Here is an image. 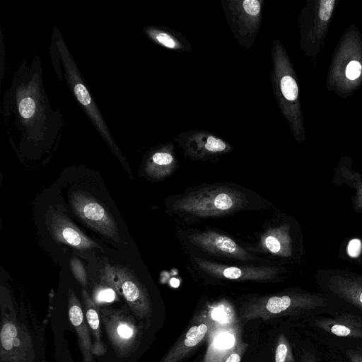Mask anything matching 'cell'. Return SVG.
I'll return each mask as SVG.
<instances>
[{
  "mask_svg": "<svg viewBox=\"0 0 362 362\" xmlns=\"http://www.w3.org/2000/svg\"><path fill=\"white\" fill-rule=\"evenodd\" d=\"M362 85V35L355 24L341 35L333 52L326 86L338 97L351 96Z\"/></svg>",
  "mask_w": 362,
  "mask_h": 362,
  "instance_id": "cell-1",
  "label": "cell"
},
{
  "mask_svg": "<svg viewBox=\"0 0 362 362\" xmlns=\"http://www.w3.org/2000/svg\"><path fill=\"white\" fill-rule=\"evenodd\" d=\"M323 300L308 294H280L261 296L246 302L240 309L244 321L255 319L267 320L297 315L323 306Z\"/></svg>",
  "mask_w": 362,
  "mask_h": 362,
  "instance_id": "cell-2",
  "label": "cell"
},
{
  "mask_svg": "<svg viewBox=\"0 0 362 362\" xmlns=\"http://www.w3.org/2000/svg\"><path fill=\"white\" fill-rule=\"evenodd\" d=\"M239 191L225 187H210L177 200L175 210L199 217L220 216L239 209L244 203Z\"/></svg>",
  "mask_w": 362,
  "mask_h": 362,
  "instance_id": "cell-3",
  "label": "cell"
},
{
  "mask_svg": "<svg viewBox=\"0 0 362 362\" xmlns=\"http://www.w3.org/2000/svg\"><path fill=\"white\" fill-rule=\"evenodd\" d=\"M337 0H312L306 8L304 22V46L308 56L314 60L324 47Z\"/></svg>",
  "mask_w": 362,
  "mask_h": 362,
  "instance_id": "cell-4",
  "label": "cell"
},
{
  "mask_svg": "<svg viewBox=\"0 0 362 362\" xmlns=\"http://www.w3.org/2000/svg\"><path fill=\"white\" fill-rule=\"evenodd\" d=\"M216 322L206 308L194 318L160 362H182L208 339Z\"/></svg>",
  "mask_w": 362,
  "mask_h": 362,
  "instance_id": "cell-5",
  "label": "cell"
},
{
  "mask_svg": "<svg viewBox=\"0 0 362 362\" xmlns=\"http://www.w3.org/2000/svg\"><path fill=\"white\" fill-rule=\"evenodd\" d=\"M71 203L76 214L101 234L118 241V230L114 219L107 210L87 194L76 191L71 196Z\"/></svg>",
  "mask_w": 362,
  "mask_h": 362,
  "instance_id": "cell-6",
  "label": "cell"
},
{
  "mask_svg": "<svg viewBox=\"0 0 362 362\" xmlns=\"http://www.w3.org/2000/svg\"><path fill=\"white\" fill-rule=\"evenodd\" d=\"M242 341L241 329L236 318L216 321L207 339L204 362H223Z\"/></svg>",
  "mask_w": 362,
  "mask_h": 362,
  "instance_id": "cell-7",
  "label": "cell"
},
{
  "mask_svg": "<svg viewBox=\"0 0 362 362\" xmlns=\"http://www.w3.org/2000/svg\"><path fill=\"white\" fill-rule=\"evenodd\" d=\"M59 49L63 57L69 83L72 86L76 98L90 115L101 134H103L110 145H112L113 141L109 134L108 129L106 127L103 117L92 100L88 89L80 78L74 62H73L70 54L65 47L64 42L62 41L59 43Z\"/></svg>",
  "mask_w": 362,
  "mask_h": 362,
  "instance_id": "cell-8",
  "label": "cell"
},
{
  "mask_svg": "<svg viewBox=\"0 0 362 362\" xmlns=\"http://www.w3.org/2000/svg\"><path fill=\"white\" fill-rule=\"evenodd\" d=\"M194 260L203 271L219 278L238 281H268L276 274L275 268L269 267H236L219 264L198 257Z\"/></svg>",
  "mask_w": 362,
  "mask_h": 362,
  "instance_id": "cell-9",
  "label": "cell"
},
{
  "mask_svg": "<svg viewBox=\"0 0 362 362\" xmlns=\"http://www.w3.org/2000/svg\"><path fill=\"white\" fill-rule=\"evenodd\" d=\"M102 276L107 283L121 291L127 301L139 302L144 308H148V300L143 287L127 268L107 264Z\"/></svg>",
  "mask_w": 362,
  "mask_h": 362,
  "instance_id": "cell-10",
  "label": "cell"
},
{
  "mask_svg": "<svg viewBox=\"0 0 362 362\" xmlns=\"http://www.w3.org/2000/svg\"><path fill=\"white\" fill-rule=\"evenodd\" d=\"M190 242L212 253L240 259H251V255L230 238L214 231H205L189 235Z\"/></svg>",
  "mask_w": 362,
  "mask_h": 362,
  "instance_id": "cell-11",
  "label": "cell"
},
{
  "mask_svg": "<svg viewBox=\"0 0 362 362\" xmlns=\"http://www.w3.org/2000/svg\"><path fill=\"white\" fill-rule=\"evenodd\" d=\"M50 230L53 238L73 247L86 250L99 245L81 232L68 218L59 213L51 217Z\"/></svg>",
  "mask_w": 362,
  "mask_h": 362,
  "instance_id": "cell-12",
  "label": "cell"
},
{
  "mask_svg": "<svg viewBox=\"0 0 362 362\" xmlns=\"http://www.w3.org/2000/svg\"><path fill=\"white\" fill-rule=\"evenodd\" d=\"M315 324L322 330L337 337L362 339V318L352 314L318 318Z\"/></svg>",
  "mask_w": 362,
  "mask_h": 362,
  "instance_id": "cell-13",
  "label": "cell"
},
{
  "mask_svg": "<svg viewBox=\"0 0 362 362\" xmlns=\"http://www.w3.org/2000/svg\"><path fill=\"white\" fill-rule=\"evenodd\" d=\"M261 242L262 247L271 253L286 255L288 252V239L282 228L268 230L263 235Z\"/></svg>",
  "mask_w": 362,
  "mask_h": 362,
  "instance_id": "cell-14",
  "label": "cell"
},
{
  "mask_svg": "<svg viewBox=\"0 0 362 362\" xmlns=\"http://www.w3.org/2000/svg\"><path fill=\"white\" fill-rule=\"evenodd\" d=\"M173 162V158L170 153L165 152L155 153L146 165V171L152 177H164L171 171Z\"/></svg>",
  "mask_w": 362,
  "mask_h": 362,
  "instance_id": "cell-15",
  "label": "cell"
},
{
  "mask_svg": "<svg viewBox=\"0 0 362 362\" xmlns=\"http://www.w3.org/2000/svg\"><path fill=\"white\" fill-rule=\"evenodd\" d=\"M275 362H295L292 346L287 337L281 334L276 343Z\"/></svg>",
  "mask_w": 362,
  "mask_h": 362,
  "instance_id": "cell-16",
  "label": "cell"
},
{
  "mask_svg": "<svg viewBox=\"0 0 362 362\" xmlns=\"http://www.w3.org/2000/svg\"><path fill=\"white\" fill-rule=\"evenodd\" d=\"M281 91L284 98L291 103H298V87L296 79L291 75H285L280 81Z\"/></svg>",
  "mask_w": 362,
  "mask_h": 362,
  "instance_id": "cell-17",
  "label": "cell"
},
{
  "mask_svg": "<svg viewBox=\"0 0 362 362\" xmlns=\"http://www.w3.org/2000/svg\"><path fill=\"white\" fill-rule=\"evenodd\" d=\"M339 293L346 300L362 310L361 286H343L340 288Z\"/></svg>",
  "mask_w": 362,
  "mask_h": 362,
  "instance_id": "cell-18",
  "label": "cell"
},
{
  "mask_svg": "<svg viewBox=\"0 0 362 362\" xmlns=\"http://www.w3.org/2000/svg\"><path fill=\"white\" fill-rule=\"evenodd\" d=\"M17 334L16 327L13 324L8 322L4 324L1 332V342L6 350L12 349Z\"/></svg>",
  "mask_w": 362,
  "mask_h": 362,
  "instance_id": "cell-19",
  "label": "cell"
},
{
  "mask_svg": "<svg viewBox=\"0 0 362 362\" xmlns=\"http://www.w3.org/2000/svg\"><path fill=\"white\" fill-rule=\"evenodd\" d=\"M35 101L30 97H24L19 103L18 110L24 119H31L35 111Z\"/></svg>",
  "mask_w": 362,
  "mask_h": 362,
  "instance_id": "cell-20",
  "label": "cell"
},
{
  "mask_svg": "<svg viewBox=\"0 0 362 362\" xmlns=\"http://www.w3.org/2000/svg\"><path fill=\"white\" fill-rule=\"evenodd\" d=\"M71 267L75 277L82 284H86V273L81 262L76 257L71 260Z\"/></svg>",
  "mask_w": 362,
  "mask_h": 362,
  "instance_id": "cell-21",
  "label": "cell"
},
{
  "mask_svg": "<svg viewBox=\"0 0 362 362\" xmlns=\"http://www.w3.org/2000/svg\"><path fill=\"white\" fill-rule=\"evenodd\" d=\"M247 347L248 344L242 341L223 362H240Z\"/></svg>",
  "mask_w": 362,
  "mask_h": 362,
  "instance_id": "cell-22",
  "label": "cell"
},
{
  "mask_svg": "<svg viewBox=\"0 0 362 362\" xmlns=\"http://www.w3.org/2000/svg\"><path fill=\"white\" fill-rule=\"evenodd\" d=\"M205 148L211 152H220L226 148V144L220 139L209 136L205 144Z\"/></svg>",
  "mask_w": 362,
  "mask_h": 362,
  "instance_id": "cell-23",
  "label": "cell"
},
{
  "mask_svg": "<svg viewBox=\"0 0 362 362\" xmlns=\"http://www.w3.org/2000/svg\"><path fill=\"white\" fill-rule=\"evenodd\" d=\"M115 298V292L110 288H103L98 291L95 298L98 302H112Z\"/></svg>",
  "mask_w": 362,
  "mask_h": 362,
  "instance_id": "cell-24",
  "label": "cell"
},
{
  "mask_svg": "<svg viewBox=\"0 0 362 362\" xmlns=\"http://www.w3.org/2000/svg\"><path fill=\"white\" fill-rule=\"evenodd\" d=\"M69 319L74 326H78L81 324L83 321V312L78 305H74L70 308Z\"/></svg>",
  "mask_w": 362,
  "mask_h": 362,
  "instance_id": "cell-25",
  "label": "cell"
},
{
  "mask_svg": "<svg viewBox=\"0 0 362 362\" xmlns=\"http://www.w3.org/2000/svg\"><path fill=\"white\" fill-rule=\"evenodd\" d=\"M243 6L245 11L251 16L257 15L260 10L259 2L257 0H245Z\"/></svg>",
  "mask_w": 362,
  "mask_h": 362,
  "instance_id": "cell-26",
  "label": "cell"
},
{
  "mask_svg": "<svg viewBox=\"0 0 362 362\" xmlns=\"http://www.w3.org/2000/svg\"><path fill=\"white\" fill-rule=\"evenodd\" d=\"M361 251V243L358 239L351 240L347 246V252L349 256L356 257L358 256Z\"/></svg>",
  "mask_w": 362,
  "mask_h": 362,
  "instance_id": "cell-27",
  "label": "cell"
},
{
  "mask_svg": "<svg viewBox=\"0 0 362 362\" xmlns=\"http://www.w3.org/2000/svg\"><path fill=\"white\" fill-rule=\"evenodd\" d=\"M86 317L89 325L96 329L99 327V317L97 312L94 309H89L86 313Z\"/></svg>",
  "mask_w": 362,
  "mask_h": 362,
  "instance_id": "cell-28",
  "label": "cell"
},
{
  "mask_svg": "<svg viewBox=\"0 0 362 362\" xmlns=\"http://www.w3.org/2000/svg\"><path fill=\"white\" fill-rule=\"evenodd\" d=\"M156 38L159 42L168 47L174 48L175 47L174 40L165 33H159Z\"/></svg>",
  "mask_w": 362,
  "mask_h": 362,
  "instance_id": "cell-29",
  "label": "cell"
},
{
  "mask_svg": "<svg viewBox=\"0 0 362 362\" xmlns=\"http://www.w3.org/2000/svg\"><path fill=\"white\" fill-rule=\"evenodd\" d=\"M346 356L350 362H362V351L349 349L346 351Z\"/></svg>",
  "mask_w": 362,
  "mask_h": 362,
  "instance_id": "cell-30",
  "label": "cell"
},
{
  "mask_svg": "<svg viewBox=\"0 0 362 362\" xmlns=\"http://www.w3.org/2000/svg\"><path fill=\"white\" fill-rule=\"evenodd\" d=\"M119 334L124 338H129L132 335V330L126 325H121L117 328Z\"/></svg>",
  "mask_w": 362,
  "mask_h": 362,
  "instance_id": "cell-31",
  "label": "cell"
},
{
  "mask_svg": "<svg viewBox=\"0 0 362 362\" xmlns=\"http://www.w3.org/2000/svg\"><path fill=\"white\" fill-rule=\"evenodd\" d=\"M300 362H317L315 356L310 352H305L300 358Z\"/></svg>",
  "mask_w": 362,
  "mask_h": 362,
  "instance_id": "cell-32",
  "label": "cell"
},
{
  "mask_svg": "<svg viewBox=\"0 0 362 362\" xmlns=\"http://www.w3.org/2000/svg\"><path fill=\"white\" fill-rule=\"evenodd\" d=\"M197 362H204V358H203V359L199 360V361H197Z\"/></svg>",
  "mask_w": 362,
  "mask_h": 362,
  "instance_id": "cell-33",
  "label": "cell"
}]
</instances>
